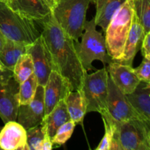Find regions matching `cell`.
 I'll return each instance as SVG.
<instances>
[{"instance_id":"obj_28","label":"cell","mask_w":150,"mask_h":150,"mask_svg":"<svg viewBox=\"0 0 150 150\" xmlns=\"http://www.w3.org/2000/svg\"><path fill=\"white\" fill-rule=\"evenodd\" d=\"M134 71L140 81L150 83V59L143 57L140 65L134 68Z\"/></svg>"},{"instance_id":"obj_31","label":"cell","mask_w":150,"mask_h":150,"mask_svg":"<svg viewBox=\"0 0 150 150\" xmlns=\"http://www.w3.org/2000/svg\"><path fill=\"white\" fill-rule=\"evenodd\" d=\"M6 41V38L4 35H3L2 32L0 30V51L1 50L2 47L4 46V43H5Z\"/></svg>"},{"instance_id":"obj_11","label":"cell","mask_w":150,"mask_h":150,"mask_svg":"<svg viewBox=\"0 0 150 150\" xmlns=\"http://www.w3.org/2000/svg\"><path fill=\"white\" fill-rule=\"evenodd\" d=\"M71 91L68 81L57 70H53L44 86L45 116L48 115L60 100H64Z\"/></svg>"},{"instance_id":"obj_2","label":"cell","mask_w":150,"mask_h":150,"mask_svg":"<svg viewBox=\"0 0 150 150\" xmlns=\"http://www.w3.org/2000/svg\"><path fill=\"white\" fill-rule=\"evenodd\" d=\"M103 119L114 131L110 150H150L149 123L140 118L119 122Z\"/></svg>"},{"instance_id":"obj_1","label":"cell","mask_w":150,"mask_h":150,"mask_svg":"<svg viewBox=\"0 0 150 150\" xmlns=\"http://www.w3.org/2000/svg\"><path fill=\"white\" fill-rule=\"evenodd\" d=\"M40 34L51 54L54 70L68 81L72 91L81 89L87 72L76 52L74 40L60 27L52 13L42 22Z\"/></svg>"},{"instance_id":"obj_17","label":"cell","mask_w":150,"mask_h":150,"mask_svg":"<svg viewBox=\"0 0 150 150\" xmlns=\"http://www.w3.org/2000/svg\"><path fill=\"white\" fill-rule=\"evenodd\" d=\"M145 34L143 26L134 13L131 27L125 45L122 57L120 62L133 66V59L140 49Z\"/></svg>"},{"instance_id":"obj_26","label":"cell","mask_w":150,"mask_h":150,"mask_svg":"<svg viewBox=\"0 0 150 150\" xmlns=\"http://www.w3.org/2000/svg\"><path fill=\"white\" fill-rule=\"evenodd\" d=\"M75 127H76V123L72 120L64 123L57 129L56 133L51 139L52 143L59 146L64 144L73 135Z\"/></svg>"},{"instance_id":"obj_27","label":"cell","mask_w":150,"mask_h":150,"mask_svg":"<svg viewBox=\"0 0 150 150\" xmlns=\"http://www.w3.org/2000/svg\"><path fill=\"white\" fill-rule=\"evenodd\" d=\"M103 121L104 127H105V134L101 140L100 143L96 148V150H110L111 142L113 140V136H114V131L111 125L105 119L102 118Z\"/></svg>"},{"instance_id":"obj_13","label":"cell","mask_w":150,"mask_h":150,"mask_svg":"<svg viewBox=\"0 0 150 150\" xmlns=\"http://www.w3.org/2000/svg\"><path fill=\"white\" fill-rule=\"evenodd\" d=\"M106 69L110 79L125 95L133 92L140 82L132 65L113 60Z\"/></svg>"},{"instance_id":"obj_23","label":"cell","mask_w":150,"mask_h":150,"mask_svg":"<svg viewBox=\"0 0 150 150\" xmlns=\"http://www.w3.org/2000/svg\"><path fill=\"white\" fill-rule=\"evenodd\" d=\"M39 85L36 76L32 74L21 83H19V103L20 105L28 104L33 100Z\"/></svg>"},{"instance_id":"obj_12","label":"cell","mask_w":150,"mask_h":150,"mask_svg":"<svg viewBox=\"0 0 150 150\" xmlns=\"http://www.w3.org/2000/svg\"><path fill=\"white\" fill-rule=\"evenodd\" d=\"M19 83L13 79L0 83V118L4 123L16 121L19 105Z\"/></svg>"},{"instance_id":"obj_20","label":"cell","mask_w":150,"mask_h":150,"mask_svg":"<svg viewBox=\"0 0 150 150\" xmlns=\"http://www.w3.org/2000/svg\"><path fill=\"white\" fill-rule=\"evenodd\" d=\"M70 120L76 125H83V118L86 114V104L81 89L71 91L64 98Z\"/></svg>"},{"instance_id":"obj_8","label":"cell","mask_w":150,"mask_h":150,"mask_svg":"<svg viewBox=\"0 0 150 150\" xmlns=\"http://www.w3.org/2000/svg\"><path fill=\"white\" fill-rule=\"evenodd\" d=\"M100 114L103 118L118 122L132 119L140 118L130 105L125 94L118 89L110 79L109 76L107 110L105 112Z\"/></svg>"},{"instance_id":"obj_18","label":"cell","mask_w":150,"mask_h":150,"mask_svg":"<svg viewBox=\"0 0 150 150\" xmlns=\"http://www.w3.org/2000/svg\"><path fill=\"white\" fill-rule=\"evenodd\" d=\"M126 0H91L96 7L95 21L104 32L117 10Z\"/></svg>"},{"instance_id":"obj_7","label":"cell","mask_w":150,"mask_h":150,"mask_svg":"<svg viewBox=\"0 0 150 150\" xmlns=\"http://www.w3.org/2000/svg\"><path fill=\"white\" fill-rule=\"evenodd\" d=\"M82 91L86 104V113L105 112L108 95V73L105 66L92 74L86 73Z\"/></svg>"},{"instance_id":"obj_9","label":"cell","mask_w":150,"mask_h":150,"mask_svg":"<svg viewBox=\"0 0 150 150\" xmlns=\"http://www.w3.org/2000/svg\"><path fill=\"white\" fill-rule=\"evenodd\" d=\"M26 53H29L32 59L34 74L36 76L38 83L44 86L50 73L54 70V65L51 54L41 34L33 43L26 46Z\"/></svg>"},{"instance_id":"obj_33","label":"cell","mask_w":150,"mask_h":150,"mask_svg":"<svg viewBox=\"0 0 150 150\" xmlns=\"http://www.w3.org/2000/svg\"><path fill=\"white\" fill-rule=\"evenodd\" d=\"M0 1H4V2H7V0H0Z\"/></svg>"},{"instance_id":"obj_6","label":"cell","mask_w":150,"mask_h":150,"mask_svg":"<svg viewBox=\"0 0 150 150\" xmlns=\"http://www.w3.org/2000/svg\"><path fill=\"white\" fill-rule=\"evenodd\" d=\"M0 30L7 39L29 45L40 33L34 21L24 17L0 1Z\"/></svg>"},{"instance_id":"obj_25","label":"cell","mask_w":150,"mask_h":150,"mask_svg":"<svg viewBox=\"0 0 150 150\" xmlns=\"http://www.w3.org/2000/svg\"><path fill=\"white\" fill-rule=\"evenodd\" d=\"M46 131L41 125L26 130L27 150H41Z\"/></svg>"},{"instance_id":"obj_10","label":"cell","mask_w":150,"mask_h":150,"mask_svg":"<svg viewBox=\"0 0 150 150\" xmlns=\"http://www.w3.org/2000/svg\"><path fill=\"white\" fill-rule=\"evenodd\" d=\"M45 117L44 86L38 85L35 98L29 103L20 105L16 122L26 130L40 125Z\"/></svg>"},{"instance_id":"obj_24","label":"cell","mask_w":150,"mask_h":150,"mask_svg":"<svg viewBox=\"0 0 150 150\" xmlns=\"http://www.w3.org/2000/svg\"><path fill=\"white\" fill-rule=\"evenodd\" d=\"M134 13L145 33L150 32V0H133Z\"/></svg>"},{"instance_id":"obj_22","label":"cell","mask_w":150,"mask_h":150,"mask_svg":"<svg viewBox=\"0 0 150 150\" xmlns=\"http://www.w3.org/2000/svg\"><path fill=\"white\" fill-rule=\"evenodd\" d=\"M34 73L32 59L29 53L22 54L16 62L13 70V77L18 83L26 81Z\"/></svg>"},{"instance_id":"obj_15","label":"cell","mask_w":150,"mask_h":150,"mask_svg":"<svg viewBox=\"0 0 150 150\" xmlns=\"http://www.w3.org/2000/svg\"><path fill=\"white\" fill-rule=\"evenodd\" d=\"M7 5L34 21L43 22L51 13V9L44 0H7Z\"/></svg>"},{"instance_id":"obj_30","label":"cell","mask_w":150,"mask_h":150,"mask_svg":"<svg viewBox=\"0 0 150 150\" xmlns=\"http://www.w3.org/2000/svg\"><path fill=\"white\" fill-rule=\"evenodd\" d=\"M12 77H13V71L5 67L0 60V83H7Z\"/></svg>"},{"instance_id":"obj_19","label":"cell","mask_w":150,"mask_h":150,"mask_svg":"<svg viewBox=\"0 0 150 150\" xmlns=\"http://www.w3.org/2000/svg\"><path fill=\"white\" fill-rule=\"evenodd\" d=\"M70 120H71L64 100H62L48 115L44 117L40 125L44 127L47 134L51 139L57 132V129L64 123Z\"/></svg>"},{"instance_id":"obj_4","label":"cell","mask_w":150,"mask_h":150,"mask_svg":"<svg viewBox=\"0 0 150 150\" xmlns=\"http://www.w3.org/2000/svg\"><path fill=\"white\" fill-rule=\"evenodd\" d=\"M95 18L86 21L84 30L81 35V41L75 42L76 52L79 55L83 69L88 71L95 70L92 62L95 60L100 61L105 66L113 61L107 52L105 38L96 29Z\"/></svg>"},{"instance_id":"obj_14","label":"cell","mask_w":150,"mask_h":150,"mask_svg":"<svg viewBox=\"0 0 150 150\" xmlns=\"http://www.w3.org/2000/svg\"><path fill=\"white\" fill-rule=\"evenodd\" d=\"M0 149L27 150L26 130L16 121H9L0 131Z\"/></svg>"},{"instance_id":"obj_5","label":"cell","mask_w":150,"mask_h":150,"mask_svg":"<svg viewBox=\"0 0 150 150\" xmlns=\"http://www.w3.org/2000/svg\"><path fill=\"white\" fill-rule=\"evenodd\" d=\"M91 0H58L51 10L60 27L75 41L84 30L86 13Z\"/></svg>"},{"instance_id":"obj_32","label":"cell","mask_w":150,"mask_h":150,"mask_svg":"<svg viewBox=\"0 0 150 150\" xmlns=\"http://www.w3.org/2000/svg\"><path fill=\"white\" fill-rule=\"evenodd\" d=\"M44 1H45V3L47 4V5H48V7L51 9V10H52V8L54 7V5H55V4H56L55 0H44Z\"/></svg>"},{"instance_id":"obj_3","label":"cell","mask_w":150,"mask_h":150,"mask_svg":"<svg viewBox=\"0 0 150 150\" xmlns=\"http://www.w3.org/2000/svg\"><path fill=\"white\" fill-rule=\"evenodd\" d=\"M134 16L133 0H126L117 11L105 30L107 52L114 61H120Z\"/></svg>"},{"instance_id":"obj_34","label":"cell","mask_w":150,"mask_h":150,"mask_svg":"<svg viewBox=\"0 0 150 150\" xmlns=\"http://www.w3.org/2000/svg\"><path fill=\"white\" fill-rule=\"evenodd\" d=\"M57 1H58V0H55V1H56V3L57 2Z\"/></svg>"},{"instance_id":"obj_16","label":"cell","mask_w":150,"mask_h":150,"mask_svg":"<svg viewBox=\"0 0 150 150\" xmlns=\"http://www.w3.org/2000/svg\"><path fill=\"white\" fill-rule=\"evenodd\" d=\"M126 97L138 116L150 124V83L140 81L136 89Z\"/></svg>"},{"instance_id":"obj_35","label":"cell","mask_w":150,"mask_h":150,"mask_svg":"<svg viewBox=\"0 0 150 150\" xmlns=\"http://www.w3.org/2000/svg\"></svg>"},{"instance_id":"obj_21","label":"cell","mask_w":150,"mask_h":150,"mask_svg":"<svg viewBox=\"0 0 150 150\" xmlns=\"http://www.w3.org/2000/svg\"><path fill=\"white\" fill-rule=\"evenodd\" d=\"M26 44L6 38L5 43L0 51V60L5 67L13 71L19 57L26 53Z\"/></svg>"},{"instance_id":"obj_29","label":"cell","mask_w":150,"mask_h":150,"mask_svg":"<svg viewBox=\"0 0 150 150\" xmlns=\"http://www.w3.org/2000/svg\"><path fill=\"white\" fill-rule=\"evenodd\" d=\"M140 48L143 57L150 59V32L145 34Z\"/></svg>"}]
</instances>
